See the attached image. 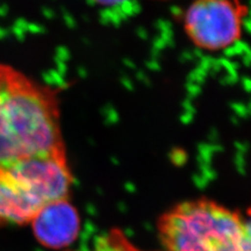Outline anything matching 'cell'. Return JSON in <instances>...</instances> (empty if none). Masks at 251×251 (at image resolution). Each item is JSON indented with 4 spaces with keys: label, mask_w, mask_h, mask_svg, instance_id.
<instances>
[{
    "label": "cell",
    "mask_w": 251,
    "mask_h": 251,
    "mask_svg": "<svg viewBox=\"0 0 251 251\" xmlns=\"http://www.w3.org/2000/svg\"><path fill=\"white\" fill-rule=\"evenodd\" d=\"M58 153H65V147L57 92L0 63V170Z\"/></svg>",
    "instance_id": "cell-1"
},
{
    "label": "cell",
    "mask_w": 251,
    "mask_h": 251,
    "mask_svg": "<svg viewBox=\"0 0 251 251\" xmlns=\"http://www.w3.org/2000/svg\"><path fill=\"white\" fill-rule=\"evenodd\" d=\"M246 15L247 7L239 0H195L183 15V26L199 49L220 51L242 38Z\"/></svg>",
    "instance_id": "cell-4"
},
{
    "label": "cell",
    "mask_w": 251,
    "mask_h": 251,
    "mask_svg": "<svg viewBox=\"0 0 251 251\" xmlns=\"http://www.w3.org/2000/svg\"><path fill=\"white\" fill-rule=\"evenodd\" d=\"M93 1L101 6H113L127 1V0H93Z\"/></svg>",
    "instance_id": "cell-6"
},
{
    "label": "cell",
    "mask_w": 251,
    "mask_h": 251,
    "mask_svg": "<svg viewBox=\"0 0 251 251\" xmlns=\"http://www.w3.org/2000/svg\"><path fill=\"white\" fill-rule=\"evenodd\" d=\"M168 251H250V226L237 211L209 200L180 203L159 220Z\"/></svg>",
    "instance_id": "cell-2"
},
{
    "label": "cell",
    "mask_w": 251,
    "mask_h": 251,
    "mask_svg": "<svg viewBox=\"0 0 251 251\" xmlns=\"http://www.w3.org/2000/svg\"><path fill=\"white\" fill-rule=\"evenodd\" d=\"M31 223L37 240L42 245L54 249L72 244L80 229L78 215L67 200L45 206Z\"/></svg>",
    "instance_id": "cell-5"
},
{
    "label": "cell",
    "mask_w": 251,
    "mask_h": 251,
    "mask_svg": "<svg viewBox=\"0 0 251 251\" xmlns=\"http://www.w3.org/2000/svg\"><path fill=\"white\" fill-rule=\"evenodd\" d=\"M73 175L66 153L31 157L0 170V223L25 224L51 203L67 200Z\"/></svg>",
    "instance_id": "cell-3"
}]
</instances>
